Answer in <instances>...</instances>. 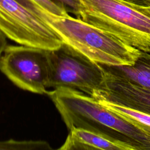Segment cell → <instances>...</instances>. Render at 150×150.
I'll return each mask as SVG.
<instances>
[{"mask_svg":"<svg viewBox=\"0 0 150 150\" xmlns=\"http://www.w3.org/2000/svg\"><path fill=\"white\" fill-rule=\"evenodd\" d=\"M134 6L148 7L150 6V0H120Z\"/></svg>","mask_w":150,"mask_h":150,"instance_id":"cell-14","label":"cell"},{"mask_svg":"<svg viewBox=\"0 0 150 150\" xmlns=\"http://www.w3.org/2000/svg\"><path fill=\"white\" fill-rule=\"evenodd\" d=\"M60 7L63 8L67 13H71L79 18L81 12V0H51Z\"/></svg>","mask_w":150,"mask_h":150,"instance_id":"cell-12","label":"cell"},{"mask_svg":"<svg viewBox=\"0 0 150 150\" xmlns=\"http://www.w3.org/2000/svg\"><path fill=\"white\" fill-rule=\"evenodd\" d=\"M42 18L63 42L101 64L132 65L141 50L79 18L52 14L42 8Z\"/></svg>","mask_w":150,"mask_h":150,"instance_id":"cell-2","label":"cell"},{"mask_svg":"<svg viewBox=\"0 0 150 150\" xmlns=\"http://www.w3.org/2000/svg\"><path fill=\"white\" fill-rule=\"evenodd\" d=\"M38 5L49 13L58 16H68L69 14L63 8L51 0H33Z\"/></svg>","mask_w":150,"mask_h":150,"instance_id":"cell-13","label":"cell"},{"mask_svg":"<svg viewBox=\"0 0 150 150\" xmlns=\"http://www.w3.org/2000/svg\"><path fill=\"white\" fill-rule=\"evenodd\" d=\"M48 50L26 46H7L0 70L18 87L34 93H47L50 77Z\"/></svg>","mask_w":150,"mask_h":150,"instance_id":"cell-6","label":"cell"},{"mask_svg":"<svg viewBox=\"0 0 150 150\" xmlns=\"http://www.w3.org/2000/svg\"><path fill=\"white\" fill-rule=\"evenodd\" d=\"M50 144L44 141H0V150L52 149Z\"/></svg>","mask_w":150,"mask_h":150,"instance_id":"cell-11","label":"cell"},{"mask_svg":"<svg viewBox=\"0 0 150 150\" xmlns=\"http://www.w3.org/2000/svg\"><path fill=\"white\" fill-rule=\"evenodd\" d=\"M65 142L59 149L61 150H134L130 146L114 141L94 132L81 128L73 127Z\"/></svg>","mask_w":150,"mask_h":150,"instance_id":"cell-8","label":"cell"},{"mask_svg":"<svg viewBox=\"0 0 150 150\" xmlns=\"http://www.w3.org/2000/svg\"><path fill=\"white\" fill-rule=\"evenodd\" d=\"M50 63L49 88H68L90 96L104 79L101 65L63 42L56 49L48 50Z\"/></svg>","mask_w":150,"mask_h":150,"instance_id":"cell-5","label":"cell"},{"mask_svg":"<svg viewBox=\"0 0 150 150\" xmlns=\"http://www.w3.org/2000/svg\"><path fill=\"white\" fill-rule=\"evenodd\" d=\"M96 100L108 110L140 129L150 137V115L103 100Z\"/></svg>","mask_w":150,"mask_h":150,"instance_id":"cell-10","label":"cell"},{"mask_svg":"<svg viewBox=\"0 0 150 150\" xmlns=\"http://www.w3.org/2000/svg\"><path fill=\"white\" fill-rule=\"evenodd\" d=\"M104 72V81L92 97L150 115L149 90Z\"/></svg>","mask_w":150,"mask_h":150,"instance_id":"cell-7","label":"cell"},{"mask_svg":"<svg viewBox=\"0 0 150 150\" xmlns=\"http://www.w3.org/2000/svg\"><path fill=\"white\" fill-rule=\"evenodd\" d=\"M42 13V8L33 0H0V30L20 45L56 49L63 40Z\"/></svg>","mask_w":150,"mask_h":150,"instance_id":"cell-4","label":"cell"},{"mask_svg":"<svg viewBox=\"0 0 150 150\" xmlns=\"http://www.w3.org/2000/svg\"><path fill=\"white\" fill-rule=\"evenodd\" d=\"M6 36L0 30V61L2 56L3 53L7 46Z\"/></svg>","mask_w":150,"mask_h":150,"instance_id":"cell-15","label":"cell"},{"mask_svg":"<svg viewBox=\"0 0 150 150\" xmlns=\"http://www.w3.org/2000/svg\"><path fill=\"white\" fill-rule=\"evenodd\" d=\"M137 9L142 11L146 15L150 16V6L148 7H139V6H134Z\"/></svg>","mask_w":150,"mask_h":150,"instance_id":"cell-16","label":"cell"},{"mask_svg":"<svg viewBox=\"0 0 150 150\" xmlns=\"http://www.w3.org/2000/svg\"><path fill=\"white\" fill-rule=\"evenodd\" d=\"M68 129L83 128L134 150H150V137L140 129L108 110L91 96L77 90L57 88L47 91Z\"/></svg>","mask_w":150,"mask_h":150,"instance_id":"cell-1","label":"cell"},{"mask_svg":"<svg viewBox=\"0 0 150 150\" xmlns=\"http://www.w3.org/2000/svg\"><path fill=\"white\" fill-rule=\"evenodd\" d=\"M79 19L141 51L150 52V16L120 0H81Z\"/></svg>","mask_w":150,"mask_h":150,"instance_id":"cell-3","label":"cell"},{"mask_svg":"<svg viewBox=\"0 0 150 150\" xmlns=\"http://www.w3.org/2000/svg\"><path fill=\"white\" fill-rule=\"evenodd\" d=\"M108 74L150 91V53L141 51L132 65L112 66L100 64Z\"/></svg>","mask_w":150,"mask_h":150,"instance_id":"cell-9","label":"cell"}]
</instances>
